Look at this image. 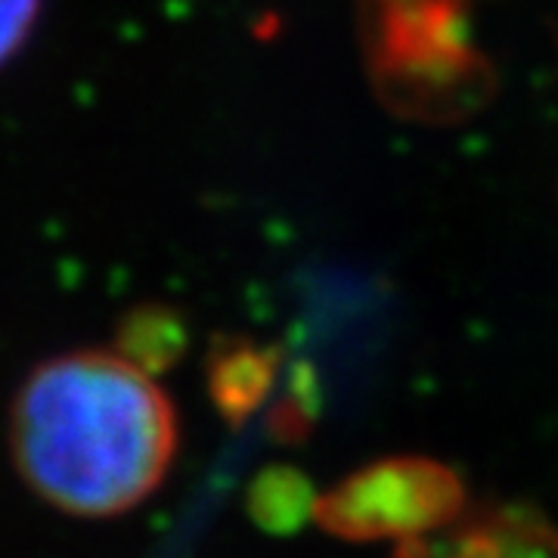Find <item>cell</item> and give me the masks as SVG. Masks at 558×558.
<instances>
[{
	"mask_svg": "<svg viewBox=\"0 0 558 558\" xmlns=\"http://www.w3.org/2000/svg\"><path fill=\"white\" fill-rule=\"evenodd\" d=\"M465 484L450 465L428 457H388L357 469L314 502V521L348 543L418 539L462 519Z\"/></svg>",
	"mask_w": 558,
	"mask_h": 558,
	"instance_id": "obj_3",
	"label": "cell"
},
{
	"mask_svg": "<svg viewBox=\"0 0 558 558\" xmlns=\"http://www.w3.org/2000/svg\"><path fill=\"white\" fill-rule=\"evenodd\" d=\"M363 47L400 116L462 119L494 90V69L469 40V0H363Z\"/></svg>",
	"mask_w": 558,
	"mask_h": 558,
	"instance_id": "obj_2",
	"label": "cell"
},
{
	"mask_svg": "<svg viewBox=\"0 0 558 558\" xmlns=\"http://www.w3.org/2000/svg\"><path fill=\"white\" fill-rule=\"evenodd\" d=\"M38 10L40 0H0V65L32 35Z\"/></svg>",
	"mask_w": 558,
	"mask_h": 558,
	"instance_id": "obj_7",
	"label": "cell"
},
{
	"mask_svg": "<svg viewBox=\"0 0 558 558\" xmlns=\"http://www.w3.org/2000/svg\"><path fill=\"white\" fill-rule=\"evenodd\" d=\"M252 515L258 524L270 531H289L304 515H314V502L307 481L295 475L292 469H270L260 475L252 487Z\"/></svg>",
	"mask_w": 558,
	"mask_h": 558,
	"instance_id": "obj_6",
	"label": "cell"
},
{
	"mask_svg": "<svg viewBox=\"0 0 558 558\" xmlns=\"http://www.w3.org/2000/svg\"><path fill=\"white\" fill-rule=\"evenodd\" d=\"M186 348V323L165 304L134 307L119 326V354L143 373H161L174 366Z\"/></svg>",
	"mask_w": 558,
	"mask_h": 558,
	"instance_id": "obj_5",
	"label": "cell"
},
{
	"mask_svg": "<svg viewBox=\"0 0 558 558\" xmlns=\"http://www.w3.org/2000/svg\"><path fill=\"white\" fill-rule=\"evenodd\" d=\"M22 481L78 519H109L149 497L178 450L168 395L131 360L75 351L22 381L10 416Z\"/></svg>",
	"mask_w": 558,
	"mask_h": 558,
	"instance_id": "obj_1",
	"label": "cell"
},
{
	"mask_svg": "<svg viewBox=\"0 0 558 558\" xmlns=\"http://www.w3.org/2000/svg\"><path fill=\"white\" fill-rule=\"evenodd\" d=\"M279 351L248 339H220L208 357V388L227 422L242 425L277 379Z\"/></svg>",
	"mask_w": 558,
	"mask_h": 558,
	"instance_id": "obj_4",
	"label": "cell"
}]
</instances>
